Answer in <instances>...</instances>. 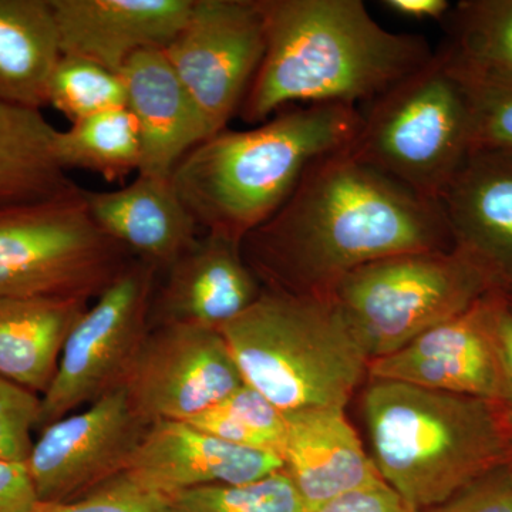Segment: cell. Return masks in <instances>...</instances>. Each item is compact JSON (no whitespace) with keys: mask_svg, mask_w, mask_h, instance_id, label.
I'll use <instances>...</instances> for the list:
<instances>
[{"mask_svg":"<svg viewBox=\"0 0 512 512\" xmlns=\"http://www.w3.org/2000/svg\"><path fill=\"white\" fill-rule=\"evenodd\" d=\"M147 427L121 387L40 430L25 463L37 501H72L124 473Z\"/></svg>","mask_w":512,"mask_h":512,"instance_id":"12","label":"cell"},{"mask_svg":"<svg viewBox=\"0 0 512 512\" xmlns=\"http://www.w3.org/2000/svg\"><path fill=\"white\" fill-rule=\"evenodd\" d=\"M55 134L42 111L0 103V208L49 200L79 187L57 163Z\"/></svg>","mask_w":512,"mask_h":512,"instance_id":"23","label":"cell"},{"mask_svg":"<svg viewBox=\"0 0 512 512\" xmlns=\"http://www.w3.org/2000/svg\"><path fill=\"white\" fill-rule=\"evenodd\" d=\"M244 384L224 336L200 326H153L123 389L147 426L188 421Z\"/></svg>","mask_w":512,"mask_h":512,"instance_id":"11","label":"cell"},{"mask_svg":"<svg viewBox=\"0 0 512 512\" xmlns=\"http://www.w3.org/2000/svg\"><path fill=\"white\" fill-rule=\"evenodd\" d=\"M282 468L274 454L234 446L187 421L163 420L147 427L126 471L170 498L204 485L252 483Z\"/></svg>","mask_w":512,"mask_h":512,"instance_id":"15","label":"cell"},{"mask_svg":"<svg viewBox=\"0 0 512 512\" xmlns=\"http://www.w3.org/2000/svg\"><path fill=\"white\" fill-rule=\"evenodd\" d=\"M346 150L420 197L439 202L471 154L466 87L437 50L426 66L367 104Z\"/></svg>","mask_w":512,"mask_h":512,"instance_id":"6","label":"cell"},{"mask_svg":"<svg viewBox=\"0 0 512 512\" xmlns=\"http://www.w3.org/2000/svg\"><path fill=\"white\" fill-rule=\"evenodd\" d=\"M151 305V328L191 325L220 330L247 311L262 293L241 244L202 232L187 251L164 269Z\"/></svg>","mask_w":512,"mask_h":512,"instance_id":"14","label":"cell"},{"mask_svg":"<svg viewBox=\"0 0 512 512\" xmlns=\"http://www.w3.org/2000/svg\"><path fill=\"white\" fill-rule=\"evenodd\" d=\"M220 332L244 383L282 412L345 409L369 377L372 360L330 295L262 289Z\"/></svg>","mask_w":512,"mask_h":512,"instance_id":"5","label":"cell"},{"mask_svg":"<svg viewBox=\"0 0 512 512\" xmlns=\"http://www.w3.org/2000/svg\"><path fill=\"white\" fill-rule=\"evenodd\" d=\"M383 8L412 20H439L443 22L453 5L448 0H384Z\"/></svg>","mask_w":512,"mask_h":512,"instance_id":"36","label":"cell"},{"mask_svg":"<svg viewBox=\"0 0 512 512\" xmlns=\"http://www.w3.org/2000/svg\"><path fill=\"white\" fill-rule=\"evenodd\" d=\"M187 423L234 446L281 458L286 433L285 412L248 384H242Z\"/></svg>","mask_w":512,"mask_h":512,"instance_id":"26","label":"cell"},{"mask_svg":"<svg viewBox=\"0 0 512 512\" xmlns=\"http://www.w3.org/2000/svg\"><path fill=\"white\" fill-rule=\"evenodd\" d=\"M53 151L66 173L90 171L107 183L138 174L143 160L140 128L127 107L76 121L64 131L56 130Z\"/></svg>","mask_w":512,"mask_h":512,"instance_id":"25","label":"cell"},{"mask_svg":"<svg viewBox=\"0 0 512 512\" xmlns=\"http://www.w3.org/2000/svg\"><path fill=\"white\" fill-rule=\"evenodd\" d=\"M120 76L126 107L140 128L143 160L138 174L170 180L178 163L214 131L163 50L137 53Z\"/></svg>","mask_w":512,"mask_h":512,"instance_id":"17","label":"cell"},{"mask_svg":"<svg viewBox=\"0 0 512 512\" xmlns=\"http://www.w3.org/2000/svg\"><path fill=\"white\" fill-rule=\"evenodd\" d=\"M131 259L97 227L83 188L0 208V299L90 301Z\"/></svg>","mask_w":512,"mask_h":512,"instance_id":"8","label":"cell"},{"mask_svg":"<svg viewBox=\"0 0 512 512\" xmlns=\"http://www.w3.org/2000/svg\"><path fill=\"white\" fill-rule=\"evenodd\" d=\"M453 247L439 202L346 147L309 165L285 204L241 244L262 288L301 296H329L350 272L389 256Z\"/></svg>","mask_w":512,"mask_h":512,"instance_id":"1","label":"cell"},{"mask_svg":"<svg viewBox=\"0 0 512 512\" xmlns=\"http://www.w3.org/2000/svg\"><path fill=\"white\" fill-rule=\"evenodd\" d=\"M505 299H507L508 305L512 309V286L511 288L504 289L503 291Z\"/></svg>","mask_w":512,"mask_h":512,"instance_id":"37","label":"cell"},{"mask_svg":"<svg viewBox=\"0 0 512 512\" xmlns=\"http://www.w3.org/2000/svg\"><path fill=\"white\" fill-rule=\"evenodd\" d=\"M265 46L259 0H192L183 29L163 52L217 134L238 116Z\"/></svg>","mask_w":512,"mask_h":512,"instance_id":"10","label":"cell"},{"mask_svg":"<svg viewBox=\"0 0 512 512\" xmlns=\"http://www.w3.org/2000/svg\"><path fill=\"white\" fill-rule=\"evenodd\" d=\"M367 382L362 407L373 463L410 512L443 503L512 463L495 400L393 380Z\"/></svg>","mask_w":512,"mask_h":512,"instance_id":"4","label":"cell"},{"mask_svg":"<svg viewBox=\"0 0 512 512\" xmlns=\"http://www.w3.org/2000/svg\"><path fill=\"white\" fill-rule=\"evenodd\" d=\"M42 397L0 377V460L25 464Z\"/></svg>","mask_w":512,"mask_h":512,"instance_id":"31","label":"cell"},{"mask_svg":"<svg viewBox=\"0 0 512 512\" xmlns=\"http://www.w3.org/2000/svg\"><path fill=\"white\" fill-rule=\"evenodd\" d=\"M419 512H512V464L485 474L443 503Z\"/></svg>","mask_w":512,"mask_h":512,"instance_id":"32","label":"cell"},{"mask_svg":"<svg viewBox=\"0 0 512 512\" xmlns=\"http://www.w3.org/2000/svg\"><path fill=\"white\" fill-rule=\"evenodd\" d=\"M97 227L128 254L163 272L200 237L201 229L170 180L137 174L114 191L83 190Z\"/></svg>","mask_w":512,"mask_h":512,"instance_id":"20","label":"cell"},{"mask_svg":"<svg viewBox=\"0 0 512 512\" xmlns=\"http://www.w3.org/2000/svg\"><path fill=\"white\" fill-rule=\"evenodd\" d=\"M282 463L305 511L383 481L373 458L340 407L285 412Z\"/></svg>","mask_w":512,"mask_h":512,"instance_id":"19","label":"cell"},{"mask_svg":"<svg viewBox=\"0 0 512 512\" xmlns=\"http://www.w3.org/2000/svg\"><path fill=\"white\" fill-rule=\"evenodd\" d=\"M359 107L306 104L248 130H225L191 150L171 175L202 232L242 244L291 197L309 165L348 147Z\"/></svg>","mask_w":512,"mask_h":512,"instance_id":"3","label":"cell"},{"mask_svg":"<svg viewBox=\"0 0 512 512\" xmlns=\"http://www.w3.org/2000/svg\"><path fill=\"white\" fill-rule=\"evenodd\" d=\"M500 298L501 291L490 293L392 355L372 360L367 380H393L497 402L503 387L495 336Z\"/></svg>","mask_w":512,"mask_h":512,"instance_id":"13","label":"cell"},{"mask_svg":"<svg viewBox=\"0 0 512 512\" xmlns=\"http://www.w3.org/2000/svg\"><path fill=\"white\" fill-rule=\"evenodd\" d=\"M305 512H410L392 488L379 481L339 495Z\"/></svg>","mask_w":512,"mask_h":512,"instance_id":"33","label":"cell"},{"mask_svg":"<svg viewBox=\"0 0 512 512\" xmlns=\"http://www.w3.org/2000/svg\"><path fill=\"white\" fill-rule=\"evenodd\" d=\"M36 504L25 464L0 460V512H32Z\"/></svg>","mask_w":512,"mask_h":512,"instance_id":"35","label":"cell"},{"mask_svg":"<svg viewBox=\"0 0 512 512\" xmlns=\"http://www.w3.org/2000/svg\"><path fill=\"white\" fill-rule=\"evenodd\" d=\"M501 291L464 249H431L380 259L355 269L330 296L370 360L392 355L427 330Z\"/></svg>","mask_w":512,"mask_h":512,"instance_id":"7","label":"cell"},{"mask_svg":"<svg viewBox=\"0 0 512 512\" xmlns=\"http://www.w3.org/2000/svg\"><path fill=\"white\" fill-rule=\"evenodd\" d=\"M63 55L121 73L143 50H164L183 29L192 0H52Z\"/></svg>","mask_w":512,"mask_h":512,"instance_id":"16","label":"cell"},{"mask_svg":"<svg viewBox=\"0 0 512 512\" xmlns=\"http://www.w3.org/2000/svg\"><path fill=\"white\" fill-rule=\"evenodd\" d=\"M87 308L77 298L0 299V377L42 397Z\"/></svg>","mask_w":512,"mask_h":512,"instance_id":"21","label":"cell"},{"mask_svg":"<svg viewBox=\"0 0 512 512\" xmlns=\"http://www.w3.org/2000/svg\"><path fill=\"white\" fill-rule=\"evenodd\" d=\"M62 56L52 0H0V103L42 110Z\"/></svg>","mask_w":512,"mask_h":512,"instance_id":"22","label":"cell"},{"mask_svg":"<svg viewBox=\"0 0 512 512\" xmlns=\"http://www.w3.org/2000/svg\"><path fill=\"white\" fill-rule=\"evenodd\" d=\"M49 104L76 123L126 107V87L119 73L82 57L63 55L50 80Z\"/></svg>","mask_w":512,"mask_h":512,"instance_id":"28","label":"cell"},{"mask_svg":"<svg viewBox=\"0 0 512 512\" xmlns=\"http://www.w3.org/2000/svg\"><path fill=\"white\" fill-rule=\"evenodd\" d=\"M454 247L512 286V154L476 151L439 200Z\"/></svg>","mask_w":512,"mask_h":512,"instance_id":"18","label":"cell"},{"mask_svg":"<svg viewBox=\"0 0 512 512\" xmlns=\"http://www.w3.org/2000/svg\"><path fill=\"white\" fill-rule=\"evenodd\" d=\"M454 72L464 83L470 103L471 153L512 154V89L476 82L456 69Z\"/></svg>","mask_w":512,"mask_h":512,"instance_id":"29","label":"cell"},{"mask_svg":"<svg viewBox=\"0 0 512 512\" xmlns=\"http://www.w3.org/2000/svg\"><path fill=\"white\" fill-rule=\"evenodd\" d=\"M158 274L156 266L133 258L87 308L64 343L36 430L123 387L151 329Z\"/></svg>","mask_w":512,"mask_h":512,"instance_id":"9","label":"cell"},{"mask_svg":"<svg viewBox=\"0 0 512 512\" xmlns=\"http://www.w3.org/2000/svg\"><path fill=\"white\" fill-rule=\"evenodd\" d=\"M32 512H171L165 495L144 487L127 471L72 501L40 503Z\"/></svg>","mask_w":512,"mask_h":512,"instance_id":"30","label":"cell"},{"mask_svg":"<svg viewBox=\"0 0 512 512\" xmlns=\"http://www.w3.org/2000/svg\"><path fill=\"white\" fill-rule=\"evenodd\" d=\"M171 512H305L285 468L245 484H217L171 495Z\"/></svg>","mask_w":512,"mask_h":512,"instance_id":"27","label":"cell"},{"mask_svg":"<svg viewBox=\"0 0 512 512\" xmlns=\"http://www.w3.org/2000/svg\"><path fill=\"white\" fill-rule=\"evenodd\" d=\"M443 23L439 50L458 73L512 89V0H461Z\"/></svg>","mask_w":512,"mask_h":512,"instance_id":"24","label":"cell"},{"mask_svg":"<svg viewBox=\"0 0 512 512\" xmlns=\"http://www.w3.org/2000/svg\"><path fill=\"white\" fill-rule=\"evenodd\" d=\"M266 46L238 117L258 126L291 104H369L426 66V37L390 32L362 0H259Z\"/></svg>","mask_w":512,"mask_h":512,"instance_id":"2","label":"cell"},{"mask_svg":"<svg viewBox=\"0 0 512 512\" xmlns=\"http://www.w3.org/2000/svg\"><path fill=\"white\" fill-rule=\"evenodd\" d=\"M495 336L501 363V396L497 400L503 413L505 429L510 440L512 456V309L501 291L500 303L495 313ZM512 464V463H511Z\"/></svg>","mask_w":512,"mask_h":512,"instance_id":"34","label":"cell"}]
</instances>
